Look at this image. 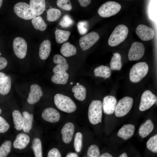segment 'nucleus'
Here are the masks:
<instances>
[{
    "mask_svg": "<svg viewBox=\"0 0 157 157\" xmlns=\"http://www.w3.org/2000/svg\"><path fill=\"white\" fill-rule=\"evenodd\" d=\"M129 32L127 27L123 24L117 25L114 29L108 40L109 45L115 47L124 41L127 37Z\"/></svg>",
    "mask_w": 157,
    "mask_h": 157,
    "instance_id": "3",
    "label": "nucleus"
},
{
    "mask_svg": "<svg viewBox=\"0 0 157 157\" xmlns=\"http://www.w3.org/2000/svg\"><path fill=\"white\" fill-rule=\"evenodd\" d=\"M10 126L6 120L0 116V133H4L9 129Z\"/></svg>",
    "mask_w": 157,
    "mask_h": 157,
    "instance_id": "42",
    "label": "nucleus"
},
{
    "mask_svg": "<svg viewBox=\"0 0 157 157\" xmlns=\"http://www.w3.org/2000/svg\"><path fill=\"white\" fill-rule=\"evenodd\" d=\"M30 142V138L28 135L24 133H20L17 135L13 146L15 149H23L27 146Z\"/></svg>",
    "mask_w": 157,
    "mask_h": 157,
    "instance_id": "18",
    "label": "nucleus"
},
{
    "mask_svg": "<svg viewBox=\"0 0 157 157\" xmlns=\"http://www.w3.org/2000/svg\"><path fill=\"white\" fill-rule=\"evenodd\" d=\"M54 102L60 110L68 113H72L76 109L74 102L69 97L60 94H57L54 97Z\"/></svg>",
    "mask_w": 157,
    "mask_h": 157,
    "instance_id": "1",
    "label": "nucleus"
},
{
    "mask_svg": "<svg viewBox=\"0 0 157 157\" xmlns=\"http://www.w3.org/2000/svg\"><path fill=\"white\" fill-rule=\"evenodd\" d=\"M156 102L157 97L149 90L144 91L141 96L139 109L141 111L146 110L150 108Z\"/></svg>",
    "mask_w": 157,
    "mask_h": 157,
    "instance_id": "8",
    "label": "nucleus"
},
{
    "mask_svg": "<svg viewBox=\"0 0 157 157\" xmlns=\"http://www.w3.org/2000/svg\"><path fill=\"white\" fill-rule=\"evenodd\" d=\"M135 131L134 126L131 124L124 125L118 131L117 136L125 140L131 138L133 135Z\"/></svg>",
    "mask_w": 157,
    "mask_h": 157,
    "instance_id": "19",
    "label": "nucleus"
},
{
    "mask_svg": "<svg viewBox=\"0 0 157 157\" xmlns=\"http://www.w3.org/2000/svg\"><path fill=\"white\" fill-rule=\"evenodd\" d=\"M66 157H78V154L76 153L70 152L69 153Z\"/></svg>",
    "mask_w": 157,
    "mask_h": 157,
    "instance_id": "46",
    "label": "nucleus"
},
{
    "mask_svg": "<svg viewBox=\"0 0 157 157\" xmlns=\"http://www.w3.org/2000/svg\"><path fill=\"white\" fill-rule=\"evenodd\" d=\"M22 114L24 121V125L23 130L24 132L29 133L32 128L33 115L26 111H24Z\"/></svg>",
    "mask_w": 157,
    "mask_h": 157,
    "instance_id": "28",
    "label": "nucleus"
},
{
    "mask_svg": "<svg viewBox=\"0 0 157 157\" xmlns=\"http://www.w3.org/2000/svg\"><path fill=\"white\" fill-rule=\"evenodd\" d=\"M13 47L14 53L19 58L23 59L27 51V44L25 40L20 37H17L14 40Z\"/></svg>",
    "mask_w": 157,
    "mask_h": 157,
    "instance_id": "10",
    "label": "nucleus"
},
{
    "mask_svg": "<svg viewBox=\"0 0 157 157\" xmlns=\"http://www.w3.org/2000/svg\"><path fill=\"white\" fill-rule=\"evenodd\" d=\"M42 95L43 92L40 87L37 84H32L30 86L27 101L31 104H34L39 101Z\"/></svg>",
    "mask_w": 157,
    "mask_h": 157,
    "instance_id": "14",
    "label": "nucleus"
},
{
    "mask_svg": "<svg viewBox=\"0 0 157 157\" xmlns=\"http://www.w3.org/2000/svg\"><path fill=\"white\" fill-rule=\"evenodd\" d=\"M14 10L18 17L26 20H30L36 17L30 5L25 2L16 3L14 7Z\"/></svg>",
    "mask_w": 157,
    "mask_h": 157,
    "instance_id": "6",
    "label": "nucleus"
},
{
    "mask_svg": "<svg viewBox=\"0 0 157 157\" xmlns=\"http://www.w3.org/2000/svg\"><path fill=\"white\" fill-rule=\"evenodd\" d=\"M53 61L57 65L53 69L54 73L60 71H66L68 69L69 64L66 59L61 55H55L53 58Z\"/></svg>",
    "mask_w": 157,
    "mask_h": 157,
    "instance_id": "17",
    "label": "nucleus"
},
{
    "mask_svg": "<svg viewBox=\"0 0 157 157\" xmlns=\"http://www.w3.org/2000/svg\"><path fill=\"white\" fill-rule=\"evenodd\" d=\"M74 131V124L71 122H67L63 126L61 130L63 141L68 144L71 141Z\"/></svg>",
    "mask_w": 157,
    "mask_h": 157,
    "instance_id": "16",
    "label": "nucleus"
},
{
    "mask_svg": "<svg viewBox=\"0 0 157 157\" xmlns=\"http://www.w3.org/2000/svg\"><path fill=\"white\" fill-rule=\"evenodd\" d=\"M84 157H86V156H84Z\"/></svg>",
    "mask_w": 157,
    "mask_h": 157,
    "instance_id": "55",
    "label": "nucleus"
},
{
    "mask_svg": "<svg viewBox=\"0 0 157 157\" xmlns=\"http://www.w3.org/2000/svg\"><path fill=\"white\" fill-rule=\"evenodd\" d=\"M69 75L65 71H61L55 73L52 76L51 80L54 83L65 84L68 80Z\"/></svg>",
    "mask_w": 157,
    "mask_h": 157,
    "instance_id": "23",
    "label": "nucleus"
},
{
    "mask_svg": "<svg viewBox=\"0 0 157 157\" xmlns=\"http://www.w3.org/2000/svg\"><path fill=\"white\" fill-rule=\"evenodd\" d=\"M47 157H62V156L57 149L53 148L49 151Z\"/></svg>",
    "mask_w": 157,
    "mask_h": 157,
    "instance_id": "43",
    "label": "nucleus"
},
{
    "mask_svg": "<svg viewBox=\"0 0 157 157\" xmlns=\"http://www.w3.org/2000/svg\"><path fill=\"white\" fill-rule=\"evenodd\" d=\"M99 38L98 33L94 31L90 32L80 38V46L83 50H87L95 44Z\"/></svg>",
    "mask_w": 157,
    "mask_h": 157,
    "instance_id": "9",
    "label": "nucleus"
},
{
    "mask_svg": "<svg viewBox=\"0 0 157 157\" xmlns=\"http://www.w3.org/2000/svg\"><path fill=\"white\" fill-rule=\"evenodd\" d=\"M99 157H113V156L108 153H105L102 154Z\"/></svg>",
    "mask_w": 157,
    "mask_h": 157,
    "instance_id": "48",
    "label": "nucleus"
},
{
    "mask_svg": "<svg viewBox=\"0 0 157 157\" xmlns=\"http://www.w3.org/2000/svg\"><path fill=\"white\" fill-rule=\"evenodd\" d=\"M31 147L35 157H43L42 143L39 138H36L33 139Z\"/></svg>",
    "mask_w": 157,
    "mask_h": 157,
    "instance_id": "32",
    "label": "nucleus"
},
{
    "mask_svg": "<svg viewBox=\"0 0 157 157\" xmlns=\"http://www.w3.org/2000/svg\"><path fill=\"white\" fill-rule=\"evenodd\" d=\"M29 5L35 15L38 16L42 14L45 10V0H30Z\"/></svg>",
    "mask_w": 157,
    "mask_h": 157,
    "instance_id": "20",
    "label": "nucleus"
},
{
    "mask_svg": "<svg viewBox=\"0 0 157 157\" xmlns=\"http://www.w3.org/2000/svg\"><path fill=\"white\" fill-rule=\"evenodd\" d=\"M148 70V65L145 62L135 64L130 70L129 76L130 81L134 83L139 82L146 75Z\"/></svg>",
    "mask_w": 157,
    "mask_h": 157,
    "instance_id": "4",
    "label": "nucleus"
},
{
    "mask_svg": "<svg viewBox=\"0 0 157 157\" xmlns=\"http://www.w3.org/2000/svg\"><path fill=\"white\" fill-rule=\"evenodd\" d=\"M102 116V104L99 100H93L90 104L88 112L90 122L95 125L101 122Z\"/></svg>",
    "mask_w": 157,
    "mask_h": 157,
    "instance_id": "2",
    "label": "nucleus"
},
{
    "mask_svg": "<svg viewBox=\"0 0 157 157\" xmlns=\"http://www.w3.org/2000/svg\"><path fill=\"white\" fill-rule=\"evenodd\" d=\"M83 135L80 132H77L75 136L74 146L77 152H80L82 146Z\"/></svg>",
    "mask_w": 157,
    "mask_h": 157,
    "instance_id": "37",
    "label": "nucleus"
},
{
    "mask_svg": "<svg viewBox=\"0 0 157 157\" xmlns=\"http://www.w3.org/2000/svg\"><path fill=\"white\" fill-rule=\"evenodd\" d=\"M135 31L139 38L144 41L152 39L155 34L154 31L152 28L144 24L138 25Z\"/></svg>",
    "mask_w": 157,
    "mask_h": 157,
    "instance_id": "12",
    "label": "nucleus"
},
{
    "mask_svg": "<svg viewBox=\"0 0 157 157\" xmlns=\"http://www.w3.org/2000/svg\"><path fill=\"white\" fill-rule=\"evenodd\" d=\"M11 79L9 76H6L0 83V94L3 95L8 94L11 88Z\"/></svg>",
    "mask_w": 157,
    "mask_h": 157,
    "instance_id": "31",
    "label": "nucleus"
},
{
    "mask_svg": "<svg viewBox=\"0 0 157 157\" xmlns=\"http://www.w3.org/2000/svg\"><path fill=\"white\" fill-rule=\"evenodd\" d=\"M76 85H78L79 84V83H76Z\"/></svg>",
    "mask_w": 157,
    "mask_h": 157,
    "instance_id": "52",
    "label": "nucleus"
},
{
    "mask_svg": "<svg viewBox=\"0 0 157 157\" xmlns=\"http://www.w3.org/2000/svg\"><path fill=\"white\" fill-rule=\"evenodd\" d=\"M57 5L60 8L63 10L69 11L72 9V5L70 0H58Z\"/></svg>",
    "mask_w": 157,
    "mask_h": 157,
    "instance_id": "41",
    "label": "nucleus"
},
{
    "mask_svg": "<svg viewBox=\"0 0 157 157\" xmlns=\"http://www.w3.org/2000/svg\"><path fill=\"white\" fill-rule=\"evenodd\" d=\"M2 113V110L0 108V114L1 113Z\"/></svg>",
    "mask_w": 157,
    "mask_h": 157,
    "instance_id": "51",
    "label": "nucleus"
},
{
    "mask_svg": "<svg viewBox=\"0 0 157 157\" xmlns=\"http://www.w3.org/2000/svg\"><path fill=\"white\" fill-rule=\"evenodd\" d=\"M80 6L83 7H85L91 3L90 0H78V1Z\"/></svg>",
    "mask_w": 157,
    "mask_h": 157,
    "instance_id": "45",
    "label": "nucleus"
},
{
    "mask_svg": "<svg viewBox=\"0 0 157 157\" xmlns=\"http://www.w3.org/2000/svg\"><path fill=\"white\" fill-rule=\"evenodd\" d=\"M119 157H128L127 154L126 153H122Z\"/></svg>",
    "mask_w": 157,
    "mask_h": 157,
    "instance_id": "49",
    "label": "nucleus"
},
{
    "mask_svg": "<svg viewBox=\"0 0 157 157\" xmlns=\"http://www.w3.org/2000/svg\"><path fill=\"white\" fill-rule=\"evenodd\" d=\"M11 147L10 141H5L0 147V157H6L11 151Z\"/></svg>",
    "mask_w": 157,
    "mask_h": 157,
    "instance_id": "35",
    "label": "nucleus"
},
{
    "mask_svg": "<svg viewBox=\"0 0 157 157\" xmlns=\"http://www.w3.org/2000/svg\"><path fill=\"white\" fill-rule=\"evenodd\" d=\"M51 43L49 40H45L40 44L39 55L41 59L45 60L48 57L51 51Z\"/></svg>",
    "mask_w": 157,
    "mask_h": 157,
    "instance_id": "21",
    "label": "nucleus"
},
{
    "mask_svg": "<svg viewBox=\"0 0 157 157\" xmlns=\"http://www.w3.org/2000/svg\"><path fill=\"white\" fill-rule=\"evenodd\" d=\"M55 34L56 42L58 43H61L68 39L71 33L69 31L57 29L55 31Z\"/></svg>",
    "mask_w": 157,
    "mask_h": 157,
    "instance_id": "30",
    "label": "nucleus"
},
{
    "mask_svg": "<svg viewBox=\"0 0 157 157\" xmlns=\"http://www.w3.org/2000/svg\"><path fill=\"white\" fill-rule=\"evenodd\" d=\"M133 103V99L129 97H125L120 99L116 105L115 111V116L121 117L126 115L130 110Z\"/></svg>",
    "mask_w": 157,
    "mask_h": 157,
    "instance_id": "7",
    "label": "nucleus"
},
{
    "mask_svg": "<svg viewBox=\"0 0 157 157\" xmlns=\"http://www.w3.org/2000/svg\"><path fill=\"white\" fill-rule=\"evenodd\" d=\"M117 104V100L114 96L108 95L103 99L102 108L104 113L107 115H111L115 112Z\"/></svg>",
    "mask_w": 157,
    "mask_h": 157,
    "instance_id": "13",
    "label": "nucleus"
},
{
    "mask_svg": "<svg viewBox=\"0 0 157 157\" xmlns=\"http://www.w3.org/2000/svg\"><path fill=\"white\" fill-rule=\"evenodd\" d=\"M7 64L8 61L5 58L0 57V70L5 68Z\"/></svg>",
    "mask_w": 157,
    "mask_h": 157,
    "instance_id": "44",
    "label": "nucleus"
},
{
    "mask_svg": "<svg viewBox=\"0 0 157 157\" xmlns=\"http://www.w3.org/2000/svg\"><path fill=\"white\" fill-rule=\"evenodd\" d=\"M77 26L80 34L84 35L87 33L88 30V23L86 21H81L77 23Z\"/></svg>",
    "mask_w": 157,
    "mask_h": 157,
    "instance_id": "40",
    "label": "nucleus"
},
{
    "mask_svg": "<svg viewBox=\"0 0 157 157\" xmlns=\"http://www.w3.org/2000/svg\"><path fill=\"white\" fill-rule=\"evenodd\" d=\"M95 76L101 77L105 79L109 78L111 75L110 68L107 66L101 65L96 68L94 70Z\"/></svg>",
    "mask_w": 157,
    "mask_h": 157,
    "instance_id": "25",
    "label": "nucleus"
},
{
    "mask_svg": "<svg viewBox=\"0 0 157 157\" xmlns=\"http://www.w3.org/2000/svg\"><path fill=\"white\" fill-rule=\"evenodd\" d=\"M60 52L64 56L69 57L76 54V49L73 45L67 42L62 45L60 49Z\"/></svg>",
    "mask_w": 157,
    "mask_h": 157,
    "instance_id": "27",
    "label": "nucleus"
},
{
    "mask_svg": "<svg viewBox=\"0 0 157 157\" xmlns=\"http://www.w3.org/2000/svg\"><path fill=\"white\" fill-rule=\"evenodd\" d=\"M100 154L99 149L96 145L92 144L88 148L87 152L88 157H99Z\"/></svg>",
    "mask_w": 157,
    "mask_h": 157,
    "instance_id": "39",
    "label": "nucleus"
},
{
    "mask_svg": "<svg viewBox=\"0 0 157 157\" xmlns=\"http://www.w3.org/2000/svg\"><path fill=\"white\" fill-rule=\"evenodd\" d=\"M1 53L0 52V56L1 55Z\"/></svg>",
    "mask_w": 157,
    "mask_h": 157,
    "instance_id": "54",
    "label": "nucleus"
},
{
    "mask_svg": "<svg viewBox=\"0 0 157 157\" xmlns=\"http://www.w3.org/2000/svg\"><path fill=\"white\" fill-rule=\"evenodd\" d=\"M61 12L59 9L51 8L47 11V18L49 22H53L58 20L60 16Z\"/></svg>",
    "mask_w": 157,
    "mask_h": 157,
    "instance_id": "33",
    "label": "nucleus"
},
{
    "mask_svg": "<svg viewBox=\"0 0 157 157\" xmlns=\"http://www.w3.org/2000/svg\"><path fill=\"white\" fill-rule=\"evenodd\" d=\"M6 76L4 73L0 72V83L4 79Z\"/></svg>",
    "mask_w": 157,
    "mask_h": 157,
    "instance_id": "47",
    "label": "nucleus"
},
{
    "mask_svg": "<svg viewBox=\"0 0 157 157\" xmlns=\"http://www.w3.org/2000/svg\"><path fill=\"white\" fill-rule=\"evenodd\" d=\"M73 83L72 82H71L70 83V84H71V85Z\"/></svg>",
    "mask_w": 157,
    "mask_h": 157,
    "instance_id": "53",
    "label": "nucleus"
},
{
    "mask_svg": "<svg viewBox=\"0 0 157 157\" xmlns=\"http://www.w3.org/2000/svg\"><path fill=\"white\" fill-rule=\"evenodd\" d=\"M121 8V5L116 2L108 1L100 6L98 13L101 17H108L117 14Z\"/></svg>",
    "mask_w": 157,
    "mask_h": 157,
    "instance_id": "5",
    "label": "nucleus"
},
{
    "mask_svg": "<svg viewBox=\"0 0 157 157\" xmlns=\"http://www.w3.org/2000/svg\"><path fill=\"white\" fill-rule=\"evenodd\" d=\"M72 91L74 93V97L77 100L83 101L85 99L86 89L83 85L79 84L74 86L72 89Z\"/></svg>",
    "mask_w": 157,
    "mask_h": 157,
    "instance_id": "26",
    "label": "nucleus"
},
{
    "mask_svg": "<svg viewBox=\"0 0 157 157\" xmlns=\"http://www.w3.org/2000/svg\"><path fill=\"white\" fill-rule=\"evenodd\" d=\"M13 121L15 128L18 131L23 129L24 125L23 117L21 113L17 110H15L12 113Z\"/></svg>",
    "mask_w": 157,
    "mask_h": 157,
    "instance_id": "24",
    "label": "nucleus"
},
{
    "mask_svg": "<svg viewBox=\"0 0 157 157\" xmlns=\"http://www.w3.org/2000/svg\"><path fill=\"white\" fill-rule=\"evenodd\" d=\"M154 126V124L151 120H147L139 128V133L140 135L142 138L146 137L152 132Z\"/></svg>",
    "mask_w": 157,
    "mask_h": 157,
    "instance_id": "22",
    "label": "nucleus"
},
{
    "mask_svg": "<svg viewBox=\"0 0 157 157\" xmlns=\"http://www.w3.org/2000/svg\"><path fill=\"white\" fill-rule=\"evenodd\" d=\"M74 21L70 16L67 14L65 15L60 21L59 25L63 28H67L71 26Z\"/></svg>",
    "mask_w": 157,
    "mask_h": 157,
    "instance_id": "38",
    "label": "nucleus"
},
{
    "mask_svg": "<svg viewBox=\"0 0 157 157\" xmlns=\"http://www.w3.org/2000/svg\"><path fill=\"white\" fill-rule=\"evenodd\" d=\"M145 48L142 43L135 42H133L129 50L128 56L130 60H138L144 55Z\"/></svg>",
    "mask_w": 157,
    "mask_h": 157,
    "instance_id": "11",
    "label": "nucleus"
},
{
    "mask_svg": "<svg viewBox=\"0 0 157 157\" xmlns=\"http://www.w3.org/2000/svg\"><path fill=\"white\" fill-rule=\"evenodd\" d=\"M110 66L111 69L114 70H119L122 66L121 57L120 54L118 53H113V56L111 58Z\"/></svg>",
    "mask_w": 157,
    "mask_h": 157,
    "instance_id": "29",
    "label": "nucleus"
},
{
    "mask_svg": "<svg viewBox=\"0 0 157 157\" xmlns=\"http://www.w3.org/2000/svg\"><path fill=\"white\" fill-rule=\"evenodd\" d=\"M31 22L34 28L37 30L43 31L47 28L46 24L40 16L36 17L32 19Z\"/></svg>",
    "mask_w": 157,
    "mask_h": 157,
    "instance_id": "34",
    "label": "nucleus"
},
{
    "mask_svg": "<svg viewBox=\"0 0 157 157\" xmlns=\"http://www.w3.org/2000/svg\"><path fill=\"white\" fill-rule=\"evenodd\" d=\"M42 118L44 120L50 123H55L60 119V115L55 109L49 107L45 109L42 114Z\"/></svg>",
    "mask_w": 157,
    "mask_h": 157,
    "instance_id": "15",
    "label": "nucleus"
},
{
    "mask_svg": "<svg viewBox=\"0 0 157 157\" xmlns=\"http://www.w3.org/2000/svg\"><path fill=\"white\" fill-rule=\"evenodd\" d=\"M147 148L152 152H157V135L156 134L151 137L146 143Z\"/></svg>",
    "mask_w": 157,
    "mask_h": 157,
    "instance_id": "36",
    "label": "nucleus"
},
{
    "mask_svg": "<svg viewBox=\"0 0 157 157\" xmlns=\"http://www.w3.org/2000/svg\"><path fill=\"white\" fill-rule=\"evenodd\" d=\"M3 1L2 0H0V8L2 5Z\"/></svg>",
    "mask_w": 157,
    "mask_h": 157,
    "instance_id": "50",
    "label": "nucleus"
}]
</instances>
